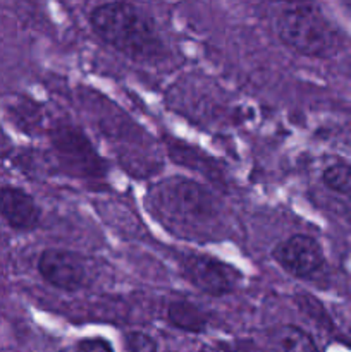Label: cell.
Listing matches in <instances>:
<instances>
[{
  "mask_svg": "<svg viewBox=\"0 0 351 352\" xmlns=\"http://www.w3.org/2000/svg\"><path fill=\"white\" fill-rule=\"evenodd\" d=\"M148 205L171 232L186 237L212 232L219 219L215 196L186 177H169L155 184L148 195Z\"/></svg>",
  "mask_w": 351,
  "mask_h": 352,
  "instance_id": "1",
  "label": "cell"
},
{
  "mask_svg": "<svg viewBox=\"0 0 351 352\" xmlns=\"http://www.w3.org/2000/svg\"><path fill=\"white\" fill-rule=\"evenodd\" d=\"M93 31L126 57L133 60H153L164 52L155 23L129 2H105L89 14Z\"/></svg>",
  "mask_w": 351,
  "mask_h": 352,
  "instance_id": "2",
  "label": "cell"
},
{
  "mask_svg": "<svg viewBox=\"0 0 351 352\" xmlns=\"http://www.w3.org/2000/svg\"><path fill=\"white\" fill-rule=\"evenodd\" d=\"M274 31L279 41L305 57H332L341 45L336 28L315 3L308 0H282L275 6Z\"/></svg>",
  "mask_w": 351,
  "mask_h": 352,
  "instance_id": "3",
  "label": "cell"
},
{
  "mask_svg": "<svg viewBox=\"0 0 351 352\" xmlns=\"http://www.w3.org/2000/svg\"><path fill=\"white\" fill-rule=\"evenodd\" d=\"M36 267L41 278L61 291H79L89 282L88 263L81 254L72 251L48 248L38 256Z\"/></svg>",
  "mask_w": 351,
  "mask_h": 352,
  "instance_id": "4",
  "label": "cell"
},
{
  "mask_svg": "<svg viewBox=\"0 0 351 352\" xmlns=\"http://www.w3.org/2000/svg\"><path fill=\"white\" fill-rule=\"evenodd\" d=\"M181 270L186 280L210 296L229 294L240 278L236 268L206 254H186L181 260Z\"/></svg>",
  "mask_w": 351,
  "mask_h": 352,
  "instance_id": "5",
  "label": "cell"
},
{
  "mask_svg": "<svg viewBox=\"0 0 351 352\" xmlns=\"http://www.w3.org/2000/svg\"><path fill=\"white\" fill-rule=\"evenodd\" d=\"M52 143L65 168L83 177H96L103 172L102 158L93 150L88 138L72 126H58L52 131Z\"/></svg>",
  "mask_w": 351,
  "mask_h": 352,
  "instance_id": "6",
  "label": "cell"
},
{
  "mask_svg": "<svg viewBox=\"0 0 351 352\" xmlns=\"http://www.w3.org/2000/svg\"><path fill=\"white\" fill-rule=\"evenodd\" d=\"M275 263L298 278H308L322 268L323 250L320 243L305 234H296L272 250Z\"/></svg>",
  "mask_w": 351,
  "mask_h": 352,
  "instance_id": "7",
  "label": "cell"
},
{
  "mask_svg": "<svg viewBox=\"0 0 351 352\" xmlns=\"http://www.w3.org/2000/svg\"><path fill=\"white\" fill-rule=\"evenodd\" d=\"M0 217L14 230H33L40 226L41 210L33 196L17 186L0 184Z\"/></svg>",
  "mask_w": 351,
  "mask_h": 352,
  "instance_id": "8",
  "label": "cell"
},
{
  "mask_svg": "<svg viewBox=\"0 0 351 352\" xmlns=\"http://www.w3.org/2000/svg\"><path fill=\"white\" fill-rule=\"evenodd\" d=\"M167 318L172 325L186 332H203L206 327L205 313L188 301H172L167 309Z\"/></svg>",
  "mask_w": 351,
  "mask_h": 352,
  "instance_id": "9",
  "label": "cell"
},
{
  "mask_svg": "<svg viewBox=\"0 0 351 352\" xmlns=\"http://www.w3.org/2000/svg\"><path fill=\"white\" fill-rule=\"evenodd\" d=\"M274 352H319L312 337L292 325L281 327L274 332Z\"/></svg>",
  "mask_w": 351,
  "mask_h": 352,
  "instance_id": "10",
  "label": "cell"
},
{
  "mask_svg": "<svg viewBox=\"0 0 351 352\" xmlns=\"http://www.w3.org/2000/svg\"><path fill=\"white\" fill-rule=\"evenodd\" d=\"M323 184L341 195H351V167L346 164H334L322 174Z\"/></svg>",
  "mask_w": 351,
  "mask_h": 352,
  "instance_id": "11",
  "label": "cell"
},
{
  "mask_svg": "<svg viewBox=\"0 0 351 352\" xmlns=\"http://www.w3.org/2000/svg\"><path fill=\"white\" fill-rule=\"evenodd\" d=\"M126 352H157V344L143 332H129L124 339Z\"/></svg>",
  "mask_w": 351,
  "mask_h": 352,
  "instance_id": "12",
  "label": "cell"
},
{
  "mask_svg": "<svg viewBox=\"0 0 351 352\" xmlns=\"http://www.w3.org/2000/svg\"><path fill=\"white\" fill-rule=\"evenodd\" d=\"M78 352H114L110 344L103 339H85L78 344Z\"/></svg>",
  "mask_w": 351,
  "mask_h": 352,
  "instance_id": "13",
  "label": "cell"
},
{
  "mask_svg": "<svg viewBox=\"0 0 351 352\" xmlns=\"http://www.w3.org/2000/svg\"><path fill=\"white\" fill-rule=\"evenodd\" d=\"M7 150H9V140H7L6 134H3L2 131H0V155L6 153Z\"/></svg>",
  "mask_w": 351,
  "mask_h": 352,
  "instance_id": "14",
  "label": "cell"
}]
</instances>
